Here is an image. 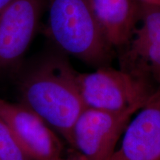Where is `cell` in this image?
<instances>
[{
	"mask_svg": "<svg viewBox=\"0 0 160 160\" xmlns=\"http://www.w3.org/2000/svg\"><path fill=\"white\" fill-rule=\"evenodd\" d=\"M126 46L121 69L160 88V5L140 2L139 19Z\"/></svg>",
	"mask_w": 160,
	"mask_h": 160,
	"instance_id": "obj_7",
	"label": "cell"
},
{
	"mask_svg": "<svg viewBox=\"0 0 160 160\" xmlns=\"http://www.w3.org/2000/svg\"><path fill=\"white\" fill-rule=\"evenodd\" d=\"M77 73L59 52L23 64L14 77L20 102L42 118L70 145L73 125L86 108Z\"/></svg>",
	"mask_w": 160,
	"mask_h": 160,
	"instance_id": "obj_1",
	"label": "cell"
},
{
	"mask_svg": "<svg viewBox=\"0 0 160 160\" xmlns=\"http://www.w3.org/2000/svg\"><path fill=\"white\" fill-rule=\"evenodd\" d=\"M11 1L13 0H0V12L2 11Z\"/></svg>",
	"mask_w": 160,
	"mask_h": 160,
	"instance_id": "obj_12",
	"label": "cell"
},
{
	"mask_svg": "<svg viewBox=\"0 0 160 160\" xmlns=\"http://www.w3.org/2000/svg\"><path fill=\"white\" fill-rule=\"evenodd\" d=\"M139 2H147V3H153L160 5V0H139Z\"/></svg>",
	"mask_w": 160,
	"mask_h": 160,
	"instance_id": "obj_13",
	"label": "cell"
},
{
	"mask_svg": "<svg viewBox=\"0 0 160 160\" xmlns=\"http://www.w3.org/2000/svg\"><path fill=\"white\" fill-rule=\"evenodd\" d=\"M62 160H87L85 157H83L81 153L76 151V150L73 149L71 153L68 155L66 156L63 158Z\"/></svg>",
	"mask_w": 160,
	"mask_h": 160,
	"instance_id": "obj_11",
	"label": "cell"
},
{
	"mask_svg": "<svg viewBox=\"0 0 160 160\" xmlns=\"http://www.w3.org/2000/svg\"><path fill=\"white\" fill-rule=\"evenodd\" d=\"M0 117L33 160H62L64 145L42 118L22 102L0 98Z\"/></svg>",
	"mask_w": 160,
	"mask_h": 160,
	"instance_id": "obj_6",
	"label": "cell"
},
{
	"mask_svg": "<svg viewBox=\"0 0 160 160\" xmlns=\"http://www.w3.org/2000/svg\"><path fill=\"white\" fill-rule=\"evenodd\" d=\"M77 84L86 108L111 112L139 111L158 89L148 79L105 65L78 72Z\"/></svg>",
	"mask_w": 160,
	"mask_h": 160,
	"instance_id": "obj_3",
	"label": "cell"
},
{
	"mask_svg": "<svg viewBox=\"0 0 160 160\" xmlns=\"http://www.w3.org/2000/svg\"><path fill=\"white\" fill-rule=\"evenodd\" d=\"M88 2L110 48L127 45L139 19V0H88Z\"/></svg>",
	"mask_w": 160,
	"mask_h": 160,
	"instance_id": "obj_9",
	"label": "cell"
},
{
	"mask_svg": "<svg viewBox=\"0 0 160 160\" xmlns=\"http://www.w3.org/2000/svg\"><path fill=\"white\" fill-rule=\"evenodd\" d=\"M48 31L59 52L88 65L105 66L110 46L88 0H48Z\"/></svg>",
	"mask_w": 160,
	"mask_h": 160,
	"instance_id": "obj_2",
	"label": "cell"
},
{
	"mask_svg": "<svg viewBox=\"0 0 160 160\" xmlns=\"http://www.w3.org/2000/svg\"><path fill=\"white\" fill-rule=\"evenodd\" d=\"M110 160H160V88L128 124Z\"/></svg>",
	"mask_w": 160,
	"mask_h": 160,
	"instance_id": "obj_8",
	"label": "cell"
},
{
	"mask_svg": "<svg viewBox=\"0 0 160 160\" xmlns=\"http://www.w3.org/2000/svg\"><path fill=\"white\" fill-rule=\"evenodd\" d=\"M48 0H13L0 12V79L15 77Z\"/></svg>",
	"mask_w": 160,
	"mask_h": 160,
	"instance_id": "obj_4",
	"label": "cell"
},
{
	"mask_svg": "<svg viewBox=\"0 0 160 160\" xmlns=\"http://www.w3.org/2000/svg\"><path fill=\"white\" fill-rule=\"evenodd\" d=\"M0 160H33L24 151L11 129L0 117Z\"/></svg>",
	"mask_w": 160,
	"mask_h": 160,
	"instance_id": "obj_10",
	"label": "cell"
},
{
	"mask_svg": "<svg viewBox=\"0 0 160 160\" xmlns=\"http://www.w3.org/2000/svg\"><path fill=\"white\" fill-rule=\"evenodd\" d=\"M137 111L85 108L73 125L71 146L87 160H110L131 117Z\"/></svg>",
	"mask_w": 160,
	"mask_h": 160,
	"instance_id": "obj_5",
	"label": "cell"
}]
</instances>
